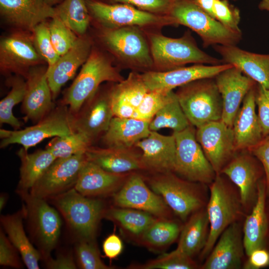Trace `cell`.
<instances>
[{"label":"cell","instance_id":"54","mask_svg":"<svg viewBox=\"0 0 269 269\" xmlns=\"http://www.w3.org/2000/svg\"><path fill=\"white\" fill-rule=\"evenodd\" d=\"M123 250L122 240L115 233L109 235L103 242V252L105 257L110 260L117 258L122 253Z\"/></svg>","mask_w":269,"mask_h":269},{"label":"cell","instance_id":"30","mask_svg":"<svg viewBox=\"0 0 269 269\" xmlns=\"http://www.w3.org/2000/svg\"><path fill=\"white\" fill-rule=\"evenodd\" d=\"M150 122L132 118L114 117L103 134V140L107 147L131 149L149 134Z\"/></svg>","mask_w":269,"mask_h":269},{"label":"cell","instance_id":"15","mask_svg":"<svg viewBox=\"0 0 269 269\" xmlns=\"http://www.w3.org/2000/svg\"><path fill=\"white\" fill-rule=\"evenodd\" d=\"M111 88H102L87 99L72 116L75 132L80 133L92 143L107 131L114 117L111 105Z\"/></svg>","mask_w":269,"mask_h":269},{"label":"cell","instance_id":"13","mask_svg":"<svg viewBox=\"0 0 269 269\" xmlns=\"http://www.w3.org/2000/svg\"><path fill=\"white\" fill-rule=\"evenodd\" d=\"M46 64L37 52L31 32L9 30L0 39V72L4 76L17 75L26 78L30 69ZM47 65V64H46Z\"/></svg>","mask_w":269,"mask_h":269},{"label":"cell","instance_id":"47","mask_svg":"<svg viewBox=\"0 0 269 269\" xmlns=\"http://www.w3.org/2000/svg\"><path fill=\"white\" fill-rule=\"evenodd\" d=\"M213 18L230 30L242 33L239 26L241 18L240 10L227 0H215Z\"/></svg>","mask_w":269,"mask_h":269},{"label":"cell","instance_id":"12","mask_svg":"<svg viewBox=\"0 0 269 269\" xmlns=\"http://www.w3.org/2000/svg\"><path fill=\"white\" fill-rule=\"evenodd\" d=\"M173 134L176 142L174 172L190 181L210 184L217 174L196 139L194 127L190 125Z\"/></svg>","mask_w":269,"mask_h":269},{"label":"cell","instance_id":"37","mask_svg":"<svg viewBox=\"0 0 269 269\" xmlns=\"http://www.w3.org/2000/svg\"><path fill=\"white\" fill-rule=\"evenodd\" d=\"M54 8L55 16L77 36L87 33L91 24V17L86 0H63Z\"/></svg>","mask_w":269,"mask_h":269},{"label":"cell","instance_id":"46","mask_svg":"<svg viewBox=\"0 0 269 269\" xmlns=\"http://www.w3.org/2000/svg\"><path fill=\"white\" fill-rule=\"evenodd\" d=\"M48 26L53 46L61 56L74 45L78 36L56 16L48 20Z\"/></svg>","mask_w":269,"mask_h":269},{"label":"cell","instance_id":"59","mask_svg":"<svg viewBox=\"0 0 269 269\" xmlns=\"http://www.w3.org/2000/svg\"><path fill=\"white\" fill-rule=\"evenodd\" d=\"M45 1L50 6L54 7L61 3L63 0H45Z\"/></svg>","mask_w":269,"mask_h":269},{"label":"cell","instance_id":"18","mask_svg":"<svg viewBox=\"0 0 269 269\" xmlns=\"http://www.w3.org/2000/svg\"><path fill=\"white\" fill-rule=\"evenodd\" d=\"M196 137L216 174H220L236 150L232 128L221 120L196 128Z\"/></svg>","mask_w":269,"mask_h":269},{"label":"cell","instance_id":"56","mask_svg":"<svg viewBox=\"0 0 269 269\" xmlns=\"http://www.w3.org/2000/svg\"><path fill=\"white\" fill-rule=\"evenodd\" d=\"M201 9L213 18V8L215 0H193Z\"/></svg>","mask_w":269,"mask_h":269},{"label":"cell","instance_id":"38","mask_svg":"<svg viewBox=\"0 0 269 269\" xmlns=\"http://www.w3.org/2000/svg\"><path fill=\"white\" fill-rule=\"evenodd\" d=\"M6 83L11 89L0 102V123L8 124L14 130H18L21 123L13 115L12 111L14 107L24 99L26 90V79L22 76L12 75L6 77Z\"/></svg>","mask_w":269,"mask_h":269},{"label":"cell","instance_id":"50","mask_svg":"<svg viewBox=\"0 0 269 269\" xmlns=\"http://www.w3.org/2000/svg\"><path fill=\"white\" fill-rule=\"evenodd\" d=\"M18 251L6 237L3 230L0 232V265L15 269L22 268Z\"/></svg>","mask_w":269,"mask_h":269},{"label":"cell","instance_id":"39","mask_svg":"<svg viewBox=\"0 0 269 269\" xmlns=\"http://www.w3.org/2000/svg\"><path fill=\"white\" fill-rule=\"evenodd\" d=\"M190 125L176 95L156 113L149 123V129L157 131L163 128H169L173 132H179Z\"/></svg>","mask_w":269,"mask_h":269},{"label":"cell","instance_id":"22","mask_svg":"<svg viewBox=\"0 0 269 269\" xmlns=\"http://www.w3.org/2000/svg\"><path fill=\"white\" fill-rule=\"evenodd\" d=\"M94 43L93 36L88 33L78 36L67 52L52 65L48 66L47 78L53 100L58 96L62 87L73 78L78 68L87 61Z\"/></svg>","mask_w":269,"mask_h":269},{"label":"cell","instance_id":"20","mask_svg":"<svg viewBox=\"0 0 269 269\" xmlns=\"http://www.w3.org/2000/svg\"><path fill=\"white\" fill-rule=\"evenodd\" d=\"M232 66L228 63L216 65L197 64L166 71H145L141 75L149 90L170 91L195 80L214 78L221 72Z\"/></svg>","mask_w":269,"mask_h":269},{"label":"cell","instance_id":"10","mask_svg":"<svg viewBox=\"0 0 269 269\" xmlns=\"http://www.w3.org/2000/svg\"><path fill=\"white\" fill-rule=\"evenodd\" d=\"M25 208L31 236L38 246L42 258L50 256L58 242L62 222L57 210L45 199L32 195L28 190L17 189Z\"/></svg>","mask_w":269,"mask_h":269},{"label":"cell","instance_id":"42","mask_svg":"<svg viewBox=\"0 0 269 269\" xmlns=\"http://www.w3.org/2000/svg\"><path fill=\"white\" fill-rule=\"evenodd\" d=\"M175 96L173 91L149 90L135 108L133 118L150 122L156 113Z\"/></svg>","mask_w":269,"mask_h":269},{"label":"cell","instance_id":"57","mask_svg":"<svg viewBox=\"0 0 269 269\" xmlns=\"http://www.w3.org/2000/svg\"><path fill=\"white\" fill-rule=\"evenodd\" d=\"M258 7L262 10L269 11V0H261Z\"/></svg>","mask_w":269,"mask_h":269},{"label":"cell","instance_id":"16","mask_svg":"<svg viewBox=\"0 0 269 269\" xmlns=\"http://www.w3.org/2000/svg\"><path fill=\"white\" fill-rule=\"evenodd\" d=\"M87 161L85 153L56 158L30 189V193L46 199L74 187L80 171Z\"/></svg>","mask_w":269,"mask_h":269},{"label":"cell","instance_id":"52","mask_svg":"<svg viewBox=\"0 0 269 269\" xmlns=\"http://www.w3.org/2000/svg\"><path fill=\"white\" fill-rule=\"evenodd\" d=\"M247 257L243 266L245 269H260L269 266V251L266 248L256 249Z\"/></svg>","mask_w":269,"mask_h":269},{"label":"cell","instance_id":"5","mask_svg":"<svg viewBox=\"0 0 269 269\" xmlns=\"http://www.w3.org/2000/svg\"><path fill=\"white\" fill-rule=\"evenodd\" d=\"M93 26L106 28L136 26L144 30H157L167 26H176L169 15L140 10L129 4L109 3L99 0H86Z\"/></svg>","mask_w":269,"mask_h":269},{"label":"cell","instance_id":"51","mask_svg":"<svg viewBox=\"0 0 269 269\" xmlns=\"http://www.w3.org/2000/svg\"><path fill=\"white\" fill-rule=\"evenodd\" d=\"M262 164L265 174L266 192L269 197V135L264 137L256 145L249 150Z\"/></svg>","mask_w":269,"mask_h":269},{"label":"cell","instance_id":"25","mask_svg":"<svg viewBox=\"0 0 269 269\" xmlns=\"http://www.w3.org/2000/svg\"><path fill=\"white\" fill-rule=\"evenodd\" d=\"M135 146L142 151L140 158L143 169L155 173L174 172L176 142L173 134L164 135L151 131L146 137Z\"/></svg>","mask_w":269,"mask_h":269},{"label":"cell","instance_id":"17","mask_svg":"<svg viewBox=\"0 0 269 269\" xmlns=\"http://www.w3.org/2000/svg\"><path fill=\"white\" fill-rule=\"evenodd\" d=\"M115 206L135 209L158 218H170L171 210L163 198L154 192L141 176H128L122 186L113 195Z\"/></svg>","mask_w":269,"mask_h":269},{"label":"cell","instance_id":"23","mask_svg":"<svg viewBox=\"0 0 269 269\" xmlns=\"http://www.w3.org/2000/svg\"><path fill=\"white\" fill-rule=\"evenodd\" d=\"M244 252L243 227L238 221L223 232L201 269H240Z\"/></svg>","mask_w":269,"mask_h":269},{"label":"cell","instance_id":"41","mask_svg":"<svg viewBox=\"0 0 269 269\" xmlns=\"http://www.w3.org/2000/svg\"><path fill=\"white\" fill-rule=\"evenodd\" d=\"M148 91L141 74L135 71L130 73L126 79L111 87L113 94L121 97L135 108Z\"/></svg>","mask_w":269,"mask_h":269},{"label":"cell","instance_id":"24","mask_svg":"<svg viewBox=\"0 0 269 269\" xmlns=\"http://www.w3.org/2000/svg\"><path fill=\"white\" fill-rule=\"evenodd\" d=\"M46 64L31 68L26 78V90L22 104L25 121L38 122L54 107L47 78Z\"/></svg>","mask_w":269,"mask_h":269},{"label":"cell","instance_id":"29","mask_svg":"<svg viewBox=\"0 0 269 269\" xmlns=\"http://www.w3.org/2000/svg\"><path fill=\"white\" fill-rule=\"evenodd\" d=\"M256 85L245 96L233 122L232 129L236 151L251 149L264 137L256 111Z\"/></svg>","mask_w":269,"mask_h":269},{"label":"cell","instance_id":"7","mask_svg":"<svg viewBox=\"0 0 269 269\" xmlns=\"http://www.w3.org/2000/svg\"><path fill=\"white\" fill-rule=\"evenodd\" d=\"M175 94L187 119L194 127L221 120L222 101L214 78L192 81L178 87Z\"/></svg>","mask_w":269,"mask_h":269},{"label":"cell","instance_id":"26","mask_svg":"<svg viewBox=\"0 0 269 269\" xmlns=\"http://www.w3.org/2000/svg\"><path fill=\"white\" fill-rule=\"evenodd\" d=\"M267 194L265 177L259 182L256 201L246 217L243 237L248 256L254 250L266 248L269 239V220L267 208Z\"/></svg>","mask_w":269,"mask_h":269},{"label":"cell","instance_id":"9","mask_svg":"<svg viewBox=\"0 0 269 269\" xmlns=\"http://www.w3.org/2000/svg\"><path fill=\"white\" fill-rule=\"evenodd\" d=\"M173 172L156 173L148 178L147 185L180 220L186 221L193 213L204 208V197L197 182L182 179Z\"/></svg>","mask_w":269,"mask_h":269},{"label":"cell","instance_id":"2","mask_svg":"<svg viewBox=\"0 0 269 269\" xmlns=\"http://www.w3.org/2000/svg\"><path fill=\"white\" fill-rule=\"evenodd\" d=\"M112 56L94 43L87 61L78 75L65 91L61 103L67 106L72 115L77 113L84 102L105 82L117 83L124 78L114 65Z\"/></svg>","mask_w":269,"mask_h":269},{"label":"cell","instance_id":"1","mask_svg":"<svg viewBox=\"0 0 269 269\" xmlns=\"http://www.w3.org/2000/svg\"><path fill=\"white\" fill-rule=\"evenodd\" d=\"M95 27V43L109 53L115 61L134 70H153V63L145 31L139 27L117 28Z\"/></svg>","mask_w":269,"mask_h":269},{"label":"cell","instance_id":"45","mask_svg":"<svg viewBox=\"0 0 269 269\" xmlns=\"http://www.w3.org/2000/svg\"><path fill=\"white\" fill-rule=\"evenodd\" d=\"M76 262L81 269H111L100 258L95 240H79L75 247Z\"/></svg>","mask_w":269,"mask_h":269},{"label":"cell","instance_id":"58","mask_svg":"<svg viewBox=\"0 0 269 269\" xmlns=\"http://www.w3.org/2000/svg\"><path fill=\"white\" fill-rule=\"evenodd\" d=\"M7 200V195L5 193H1L0 196V210L4 207Z\"/></svg>","mask_w":269,"mask_h":269},{"label":"cell","instance_id":"3","mask_svg":"<svg viewBox=\"0 0 269 269\" xmlns=\"http://www.w3.org/2000/svg\"><path fill=\"white\" fill-rule=\"evenodd\" d=\"M150 46L153 70L166 71L189 64L223 63L200 49L189 31L179 38L165 36L157 30H145Z\"/></svg>","mask_w":269,"mask_h":269},{"label":"cell","instance_id":"11","mask_svg":"<svg viewBox=\"0 0 269 269\" xmlns=\"http://www.w3.org/2000/svg\"><path fill=\"white\" fill-rule=\"evenodd\" d=\"M74 132L69 108L60 103L33 126L21 130L0 129V147L17 143L27 150L45 138L65 136Z\"/></svg>","mask_w":269,"mask_h":269},{"label":"cell","instance_id":"31","mask_svg":"<svg viewBox=\"0 0 269 269\" xmlns=\"http://www.w3.org/2000/svg\"><path fill=\"white\" fill-rule=\"evenodd\" d=\"M88 161L98 165L104 170L114 173L124 174L142 169L140 155L130 149L90 146L85 152Z\"/></svg>","mask_w":269,"mask_h":269},{"label":"cell","instance_id":"8","mask_svg":"<svg viewBox=\"0 0 269 269\" xmlns=\"http://www.w3.org/2000/svg\"><path fill=\"white\" fill-rule=\"evenodd\" d=\"M168 15L176 26L182 25L195 32L205 47L218 44L236 45L242 39V33L234 32L224 26L193 0H174Z\"/></svg>","mask_w":269,"mask_h":269},{"label":"cell","instance_id":"35","mask_svg":"<svg viewBox=\"0 0 269 269\" xmlns=\"http://www.w3.org/2000/svg\"><path fill=\"white\" fill-rule=\"evenodd\" d=\"M104 218L116 224L122 231L137 240L158 218L143 211L117 206L106 209Z\"/></svg>","mask_w":269,"mask_h":269},{"label":"cell","instance_id":"43","mask_svg":"<svg viewBox=\"0 0 269 269\" xmlns=\"http://www.w3.org/2000/svg\"><path fill=\"white\" fill-rule=\"evenodd\" d=\"M131 267L138 269H194L198 266L192 258L174 250L143 264L133 265Z\"/></svg>","mask_w":269,"mask_h":269},{"label":"cell","instance_id":"36","mask_svg":"<svg viewBox=\"0 0 269 269\" xmlns=\"http://www.w3.org/2000/svg\"><path fill=\"white\" fill-rule=\"evenodd\" d=\"M182 227L170 218H157L137 239L139 243L151 250L165 247L179 237Z\"/></svg>","mask_w":269,"mask_h":269},{"label":"cell","instance_id":"55","mask_svg":"<svg viewBox=\"0 0 269 269\" xmlns=\"http://www.w3.org/2000/svg\"><path fill=\"white\" fill-rule=\"evenodd\" d=\"M45 267L49 269H76L78 268L76 262L71 254L60 255L55 259L50 256L46 259Z\"/></svg>","mask_w":269,"mask_h":269},{"label":"cell","instance_id":"4","mask_svg":"<svg viewBox=\"0 0 269 269\" xmlns=\"http://www.w3.org/2000/svg\"><path fill=\"white\" fill-rule=\"evenodd\" d=\"M49 199L79 240H95L106 209L102 200L85 196L74 187Z\"/></svg>","mask_w":269,"mask_h":269},{"label":"cell","instance_id":"21","mask_svg":"<svg viewBox=\"0 0 269 269\" xmlns=\"http://www.w3.org/2000/svg\"><path fill=\"white\" fill-rule=\"evenodd\" d=\"M214 79L222 101L221 120L232 128L245 96L257 83L233 66L219 73Z\"/></svg>","mask_w":269,"mask_h":269},{"label":"cell","instance_id":"53","mask_svg":"<svg viewBox=\"0 0 269 269\" xmlns=\"http://www.w3.org/2000/svg\"><path fill=\"white\" fill-rule=\"evenodd\" d=\"M111 100L114 117L133 118L135 108L121 97L113 94L111 91Z\"/></svg>","mask_w":269,"mask_h":269},{"label":"cell","instance_id":"6","mask_svg":"<svg viewBox=\"0 0 269 269\" xmlns=\"http://www.w3.org/2000/svg\"><path fill=\"white\" fill-rule=\"evenodd\" d=\"M210 197L206 210L209 222V233L206 245L201 253V259L209 255L223 232L238 221L243 206L239 192L217 174L210 186Z\"/></svg>","mask_w":269,"mask_h":269},{"label":"cell","instance_id":"49","mask_svg":"<svg viewBox=\"0 0 269 269\" xmlns=\"http://www.w3.org/2000/svg\"><path fill=\"white\" fill-rule=\"evenodd\" d=\"M255 102L258 117L264 137L269 135V89L257 83Z\"/></svg>","mask_w":269,"mask_h":269},{"label":"cell","instance_id":"14","mask_svg":"<svg viewBox=\"0 0 269 269\" xmlns=\"http://www.w3.org/2000/svg\"><path fill=\"white\" fill-rule=\"evenodd\" d=\"M220 174L236 185L243 207L251 210L257 198L259 182L265 177L258 159L249 150L236 151Z\"/></svg>","mask_w":269,"mask_h":269},{"label":"cell","instance_id":"32","mask_svg":"<svg viewBox=\"0 0 269 269\" xmlns=\"http://www.w3.org/2000/svg\"><path fill=\"white\" fill-rule=\"evenodd\" d=\"M25 208L7 215H1L0 221L3 230L10 241L20 255L22 260L28 269H39L41 253L31 244L26 235L23 219L25 218Z\"/></svg>","mask_w":269,"mask_h":269},{"label":"cell","instance_id":"27","mask_svg":"<svg viewBox=\"0 0 269 269\" xmlns=\"http://www.w3.org/2000/svg\"><path fill=\"white\" fill-rule=\"evenodd\" d=\"M214 49L223 63L230 64L258 84L269 89V54L243 50L236 45H215Z\"/></svg>","mask_w":269,"mask_h":269},{"label":"cell","instance_id":"40","mask_svg":"<svg viewBox=\"0 0 269 269\" xmlns=\"http://www.w3.org/2000/svg\"><path fill=\"white\" fill-rule=\"evenodd\" d=\"M92 143L84 134L74 132L63 136H55L46 145L56 158H66L73 155L85 153Z\"/></svg>","mask_w":269,"mask_h":269},{"label":"cell","instance_id":"19","mask_svg":"<svg viewBox=\"0 0 269 269\" xmlns=\"http://www.w3.org/2000/svg\"><path fill=\"white\" fill-rule=\"evenodd\" d=\"M55 16L45 0H0L1 21L9 30L32 32L39 24Z\"/></svg>","mask_w":269,"mask_h":269},{"label":"cell","instance_id":"60","mask_svg":"<svg viewBox=\"0 0 269 269\" xmlns=\"http://www.w3.org/2000/svg\"><path fill=\"white\" fill-rule=\"evenodd\" d=\"M268 199L269 200H267V212H268V217H269V197H268Z\"/></svg>","mask_w":269,"mask_h":269},{"label":"cell","instance_id":"28","mask_svg":"<svg viewBox=\"0 0 269 269\" xmlns=\"http://www.w3.org/2000/svg\"><path fill=\"white\" fill-rule=\"evenodd\" d=\"M125 174L108 172L94 163L87 161L80 171L74 188L89 197L113 195L127 179Z\"/></svg>","mask_w":269,"mask_h":269},{"label":"cell","instance_id":"33","mask_svg":"<svg viewBox=\"0 0 269 269\" xmlns=\"http://www.w3.org/2000/svg\"><path fill=\"white\" fill-rule=\"evenodd\" d=\"M209 233V222L206 209L193 213L182 227L178 245L174 251L193 258L205 247Z\"/></svg>","mask_w":269,"mask_h":269},{"label":"cell","instance_id":"44","mask_svg":"<svg viewBox=\"0 0 269 269\" xmlns=\"http://www.w3.org/2000/svg\"><path fill=\"white\" fill-rule=\"evenodd\" d=\"M48 20L38 24L31 32V34L33 44L37 52L47 66H50L54 64L60 56L53 46Z\"/></svg>","mask_w":269,"mask_h":269},{"label":"cell","instance_id":"48","mask_svg":"<svg viewBox=\"0 0 269 269\" xmlns=\"http://www.w3.org/2000/svg\"><path fill=\"white\" fill-rule=\"evenodd\" d=\"M109 3H124L152 13L168 15L174 0H99Z\"/></svg>","mask_w":269,"mask_h":269},{"label":"cell","instance_id":"34","mask_svg":"<svg viewBox=\"0 0 269 269\" xmlns=\"http://www.w3.org/2000/svg\"><path fill=\"white\" fill-rule=\"evenodd\" d=\"M17 155L21 161L18 189L22 190H30L56 159L46 149L28 153L22 147Z\"/></svg>","mask_w":269,"mask_h":269}]
</instances>
